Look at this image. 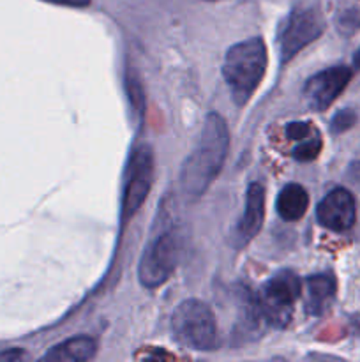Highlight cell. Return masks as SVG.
I'll list each match as a JSON object with an SVG mask.
<instances>
[{
	"label": "cell",
	"instance_id": "cell-1",
	"mask_svg": "<svg viewBox=\"0 0 360 362\" xmlns=\"http://www.w3.org/2000/svg\"><path fill=\"white\" fill-rule=\"evenodd\" d=\"M229 148V131L219 113L205 117L200 138L180 170V186L189 197H201L224 166Z\"/></svg>",
	"mask_w": 360,
	"mask_h": 362
},
{
	"label": "cell",
	"instance_id": "cell-2",
	"mask_svg": "<svg viewBox=\"0 0 360 362\" xmlns=\"http://www.w3.org/2000/svg\"><path fill=\"white\" fill-rule=\"evenodd\" d=\"M267 46L261 37H249L233 45L222 62V76L233 103L244 106L261 83L267 71Z\"/></svg>",
	"mask_w": 360,
	"mask_h": 362
},
{
	"label": "cell",
	"instance_id": "cell-3",
	"mask_svg": "<svg viewBox=\"0 0 360 362\" xmlns=\"http://www.w3.org/2000/svg\"><path fill=\"white\" fill-rule=\"evenodd\" d=\"M176 343L196 352H210L217 345V322L214 311L200 299L182 300L172 315Z\"/></svg>",
	"mask_w": 360,
	"mask_h": 362
},
{
	"label": "cell",
	"instance_id": "cell-4",
	"mask_svg": "<svg viewBox=\"0 0 360 362\" xmlns=\"http://www.w3.org/2000/svg\"><path fill=\"white\" fill-rule=\"evenodd\" d=\"M302 292L299 276L289 269L275 272L263 285L258 299L261 317L265 324L275 329H282L289 324L296 299Z\"/></svg>",
	"mask_w": 360,
	"mask_h": 362
},
{
	"label": "cell",
	"instance_id": "cell-5",
	"mask_svg": "<svg viewBox=\"0 0 360 362\" xmlns=\"http://www.w3.org/2000/svg\"><path fill=\"white\" fill-rule=\"evenodd\" d=\"M180 257V240L175 232H164L145 247L138 264V279L148 290L164 285L176 269Z\"/></svg>",
	"mask_w": 360,
	"mask_h": 362
},
{
	"label": "cell",
	"instance_id": "cell-6",
	"mask_svg": "<svg viewBox=\"0 0 360 362\" xmlns=\"http://www.w3.org/2000/svg\"><path fill=\"white\" fill-rule=\"evenodd\" d=\"M154 175V152L150 145H138L131 154L126 168V186H124L122 198V219L129 221L140 207L152 186Z\"/></svg>",
	"mask_w": 360,
	"mask_h": 362
},
{
	"label": "cell",
	"instance_id": "cell-7",
	"mask_svg": "<svg viewBox=\"0 0 360 362\" xmlns=\"http://www.w3.org/2000/svg\"><path fill=\"white\" fill-rule=\"evenodd\" d=\"M325 30V20L321 13L314 7L309 9H295L284 21L281 35H279V55L281 62L288 64L293 57L299 55L300 49L316 41Z\"/></svg>",
	"mask_w": 360,
	"mask_h": 362
},
{
	"label": "cell",
	"instance_id": "cell-8",
	"mask_svg": "<svg viewBox=\"0 0 360 362\" xmlns=\"http://www.w3.org/2000/svg\"><path fill=\"white\" fill-rule=\"evenodd\" d=\"M352 76L353 71L348 66H332L311 76L304 87V95L311 108L318 112L327 110L348 87Z\"/></svg>",
	"mask_w": 360,
	"mask_h": 362
},
{
	"label": "cell",
	"instance_id": "cell-9",
	"mask_svg": "<svg viewBox=\"0 0 360 362\" xmlns=\"http://www.w3.org/2000/svg\"><path fill=\"white\" fill-rule=\"evenodd\" d=\"M316 219L330 232H348L356 221V204L353 193L346 187H335L325 194L316 207Z\"/></svg>",
	"mask_w": 360,
	"mask_h": 362
},
{
	"label": "cell",
	"instance_id": "cell-10",
	"mask_svg": "<svg viewBox=\"0 0 360 362\" xmlns=\"http://www.w3.org/2000/svg\"><path fill=\"white\" fill-rule=\"evenodd\" d=\"M265 219V189L260 182L249 184L246 193V209L233 230V247L242 250L261 230Z\"/></svg>",
	"mask_w": 360,
	"mask_h": 362
},
{
	"label": "cell",
	"instance_id": "cell-11",
	"mask_svg": "<svg viewBox=\"0 0 360 362\" xmlns=\"http://www.w3.org/2000/svg\"><path fill=\"white\" fill-rule=\"evenodd\" d=\"M306 310L313 317H321L330 310L337 296V281L332 274H313L306 281Z\"/></svg>",
	"mask_w": 360,
	"mask_h": 362
},
{
	"label": "cell",
	"instance_id": "cell-12",
	"mask_svg": "<svg viewBox=\"0 0 360 362\" xmlns=\"http://www.w3.org/2000/svg\"><path fill=\"white\" fill-rule=\"evenodd\" d=\"M95 356V341L87 336H74L60 345L53 346L42 356V361L85 362Z\"/></svg>",
	"mask_w": 360,
	"mask_h": 362
},
{
	"label": "cell",
	"instance_id": "cell-13",
	"mask_svg": "<svg viewBox=\"0 0 360 362\" xmlns=\"http://www.w3.org/2000/svg\"><path fill=\"white\" fill-rule=\"evenodd\" d=\"M277 214L284 221H299L304 218L309 207V194H307L306 187L300 184H286L279 193L277 202Z\"/></svg>",
	"mask_w": 360,
	"mask_h": 362
},
{
	"label": "cell",
	"instance_id": "cell-14",
	"mask_svg": "<svg viewBox=\"0 0 360 362\" xmlns=\"http://www.w3.org/2000/svg\"><path fill=\"white\" fill-rule=\"evenodd\" d=\"M126 92H127V98H129L133 112L136 113L138 117H141V113H143L145 110L143 88H141V83L138 81V78L133 76L131 73L126 74Z\"/></svg>",
	"mask_w": 360,
	"mask_h": 362
},
{
	"label": "cell",
	"instance_id": "cell-15",
	"mask_svg": "<svg viewBox=\"0 0 360 362\" xmlns=\"http://www.w3.org/2000/svg\"><path fill=\"white\" fill-rule=\"evenodd\" d=\"M321 147H323V144H321V138H318V136L304 138L302 144L296 145V147L293 148V158L300 163L313 161V159H316L318 156H320Z\"/></svg>",
	"mask_w": 360,
	"mask_h": 362
},
{
	"label": "cell",
	"instance_id": "cell-16",
	"mask_svg": "<svg viewBox=\"0 0 360 362\" xmlns=\"http://www.w3.org/2000/svg\"><path fill=\"white\" fill-rule=\"evenodd\" d=\"M356 124V113L352 108L339 110L330 120V133L332 134H342L348 129H352Z\"/></svg>",
	"mask_w": 360,
	"mask_h": 362
},
{
	"label": "cell",
	"instance_id": "cell-17",
	"mask_svg": "<svg viewBox=\"0 0 360 362\" xmlns=\"http://www.w3.org/2000/svg\"><path fill=\"white\" fill-rule=\"evenodd\" d=\"M339 32L344 35H352L360 30V9H348L339 16Z\"/></svg>",
	"mask_w": 360,
	"mask_h": 362
},
{
	"label": "cell",
	"instance_id": "cell-18",
	"mask_svg": "<svg viewBox=\"0 0 360 362\" xmlns=\"http://www.w3.org/2000/svg\"><path fill=\"white\" fill-rule=\"evenodd\" d=\"M311 133H313V127L304 120H295V122H289L286 126V136L289 140H304V138L311 136Z\"/></svg>",
	"mask_w": 360,
	"mask_h": 362
},
{
	"label": "cell",
	"instance_id": "cell-19",
	"mask_svg": "<svg viewBox=\"0 0 360 362\" xmlns=\"http://www.w3.org/2000/svg\"><path fill=\"white\" fill-rule=\"evenodd\" d=\"M27 359V354L20 349H11L6 352H0V361H21Z\"/></svg>",
	"mask_w": 360,
	"mask_h": 362
},
{
	"label": "cell",
	"instance_id": "cell-20",
	"mask_svg": "<svg viewBox=\"0 0 360 362\" xmlns=\"http://www.w3.org/2000/svg\"><path fill=\"white\" fill-rule=\"evenodd\" d=\"M44 2L56 4V6H69V7H87L92 0H44Z\"/></svg>",
	"mask_w": 360,
	"mask_h": 362
},
{
	"label": "cell",
	"instance_id": "cell-21",
	"mask_svg": "<svg viewBox=\"0 0 360 362\" xmlns=\"http://www.w3.org/2000/svg\"><path fill=\"white\" fill-rule=\"evenodd\" d=\"M349 180H352L355 186L360 187V161H353L348 168Z\"/></svg>",
	"mask_w": 360,
	"mask_h": 362
},
{
	"label": "cell",
	"instance_id": "cell-22",
	"mask_svg": "<svg viewBox=\"0 0 360 362\" xmlns=\"http://www.w3.org/2000/svg\"><path fill=\"white\" fill-rule=\"evenodd\" d=\"M353 66H355L356 69H360V46L356 48L355 55H353Z\"/></svg>",
	"mask_w": 360,
	"mask_h": 362
}]
</instances>
